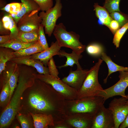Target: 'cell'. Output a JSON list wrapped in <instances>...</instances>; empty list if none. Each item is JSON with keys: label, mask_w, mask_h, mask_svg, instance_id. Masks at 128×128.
<instances>
[{"label": "cell", "mask_w": 128, "mask_h": 128, "mask_svg": "<svg viewBox=\"0 0 128 128\" xmlns=\"http://www.w3.org/2000/svg\"><path fill=\"white\" fill-rule=\"evenodd\" d=\"M58 55L59 56L65 57L67 58L65 64L58 67V68L61 69L68 66L72 67L74 64H75L77 66V69H82L79 62V60L82 57L81 54H78L73 51H72L71 53H69L64 50H62L59 51Z\"/></svg>", "instance_id": "cell-19"}, {"label": "cell", "mask_w": 128, "mask_h": 128, "mask_svg": "<svg viewBox=\"0 0 128 128\" xmlns=\"http://www.w3.org/2000/svg\"><path fill=\"white\" fill-rule=\"evenodd\" d=\"M105 102L103 98L99 96L65 100V113L67 116L87 114L94 116Z\"/></svg>", "instance_id": "cell-3"}, {"label": "cell", "mask_w": 128, "mask_h": 128, "mask_svg": "<svg viewBox=\"0 0 128 128\" xmlns=\"http://www.w3.org/2000/svg\"><path fill=\"white\" fill-rule=\"evenodd\" d=\"M16 64L11 61H8L1 75L0 83L2 87L0 95V105L4 106L8 104L10 94L9 79Z\"/></svg>", "instance_id": "cell-11"}, {"label": "cell", "mask_w": 128, "mask_h": 128, "mask_svg": "<svg viewBox=\"0 0 128 128\" xmlns=\"http://www.w3.org/2000/svg\"><path fill=\"white\" fill-rule=\"evenodd\" d=\"M55 5L46 11L39 14L42 19L41 24L44 28L45 33L51 36L56 26L58 19L61 15L62 5L60 0H55Z\"/></svg>", "instance_id": "cell-7"}, {"label": "cell", "mask_w": 128, "mask_h": 128, "mask_svg": "<svg viewBox=\"0 0 128 128\" xmlns=\"http://www.w3.org/2000/svg\"><path fill=\"white\" fill-rule=\"evenodd\" d=\"M29 88L31 91L27 101L32 109L37 113L52 115L54 122L64 121L67 116L65 100L51 86L36 78Z\"/></svg>", "instance_id": "cell-1"}, {"label": "cell", "mask_w": 128, "mask_h": 128, "mask_svg": "<svg viewBox=\"0 0 128 128\" xmlns=\"http://www.w3.org/2000/svg\"><path fill=\"white\" fill-rule=\"evenodd\" d=\"M36 78L39 79L50 84L57 92L61 94L65 100L76 99L77 91L61 80L49 74L36 73Z\"/></svg>", "instance_id": "cell-6"}, {"label": "cell", "mask_w": 128, "mask_h": 128, "mask_svg": "<svg viewBox=\"0 0 128 128\" xmlns=\"http://www.w3.org/2000/svg\"><path fill=\"white\" fill-rule=\"evenodd\" d=\"M87 52L89 55L94 56L101 55L103 52L102 46L96 43H92L88 45L86 48Z\"/></svg>", "instance_id": "cell-29"}, {"label": "cell", "mask_w": 128, "mask_h": 128, "mask_svg": "<svg viewBox=\"0 0 128 128\" xmlns=\"http://www.w3.org/2000/svg\"><path fill=\"white\" fill-rule=\"evenodd\" d=\"M119 80L112 86L101 92L98 96L102 97L104 101L109 98L116 96L127 97L125 91L128 87V71H119Z\"/></svg>", "instance_id": "cell-8"}, {"label": "cell", "mask_w": 128, "mask_h": 128, "mask_svg": "<svg viewBox=\"0 0 128 128\" xmlns=\"http://www.w3.org/2000/svg\"><path fill=\"white\" fill-rule=\"evenodd\" d=\"M89 70H70L68 76L61 80L69 85L78 91L82 86Z\"/></svg>", "instance_id": "cell-14"}, {"label": "cell", "mask_w": 128, "mask_h": 128, "mask_svg": "<svg viewBox=\"0 0 128 128\" xmlns=\"http://www.w3.org/2000/svg\"><path fill=\"white\" fill-rule=\"evenodd\" d=\"M0 34L2 35H10V31L4 27L2 20L0 21Z\"/></svg>", "instance_id": "cell-39"}, {"label": "cell", "mask_w": 128, "mask_h": 128, "mask_svg": "<svg viewBox=\"0 0 128 128\" xmlns=\"http://www.w3.org/2000/svg\"><path fill=\"white\" fill-rule=\"evenodd\" d=\"M126 96L127 97L128 99L126 101V104L127 105H128V94Z\"/></svg>", "instance_id": "cell-43"}, {"label": "cell", "mask_w": 128, "mask_h": 128, "mask_svg": "<svg viewBox=\"0 0 128 128\" xmlns=\"http://www.w3.org/2000/svg\"><path fill=\"white\" fill-rule=\"evenodd\" d=\"M11 61L18 64H24L33 67L39 74H49L48 68L44 66L40 60L31 58L30 55L15 57Z\"/></svg>", "instance_id": "cell-15"}, {"label": "cell", "mask_w": 128, "mask_h": 128, "mask_svg": "<svg viewBox=\"0 0 128 128\" xmlns=\"http://www.w3.org/2000/svg\"><path fill=\"white\" fill-rule=\"evenodd\" d=\"M5 3L3 0H0V9L4 7L5 6Z\"/></svg>", "instance_id": "cell-42"}, {"label": "cell", "mask_w": 128, "mask_h": 128, "mask_svg": "<svg viewBox=\"0 0 128 128\" xmlns=\"http://www.w3.org/2000/svg\"><path fill=\"white\" fill-rule=\"evenodd\" d=\"M94 7L96 16L103 24L108 27L113 19L105 7L99 6L97 3H95Z\"/></svg>", "instance_id": "cell-24"}, {"label": "cell", "mask_w": 128, "mask_h": 128, "mask_svg": "<svg viewBox=\"0 0 128 128\" xmlns=\"http://www.w3.org/2000/svg\"><path fill=\"white\" fill-rule=\"evenodd\" d=\"M29 114L32 118L35 128H46L49 126L53 127L54 126V120L51 114L31 112Z\"/></svg>", "instance_id": "cell-17"}, {"label": "cell", "mask_w": 128, "mask_h": 128, "mask_svg": "<svg viewBox=\"0 0 128 128\" xmlns=\"http://www.w3.org/2000/svg\"><path fill=\"white\" fill-rule=\"evenodd\" d=\"M18 84L14 95L0 116V128L9 125L20 109L22 96L24 92L32 86L36 79V70L34 68L24 64L18 65Z\"/></svg>", "instance_id": "cell-2"}, {"label": "cell", "mask_w": 128, "mask_h": 128, "mask_svg": "<svg viewBox=\"0 0 128 128\" xmlns=\"http://www.w3.org/2000/svg\"><path fill=\"white\" fill-rule=\"evenodd\" d=\"M39 6L40 10L46 11L52 7L53 5V0H33Z\"/></svg>", "instance_id": "cell-35"}, {"label": "cell", "mask_w": 128, "mask_h": 128, "mask_svg": "<svg viewBox=\"0 0 128 128\" xmlns=\"http://www.w3.org/2000/svg\"><path fill=\"white\" fill-rule=\"evenodd\" d=\"M127 97L115 98L109 104L108 108L113 115L115 128H118L128 114V105L126 104Z\"/></svg>", "instance_id": "cell-9"}, {"label": "cell", "mask_w": 128, "mask_h": 128, "mask_svg": "<svg viewBox=\"0 0 128 128\" xmlns=\"http://www.w3.org/2000/svg\"><path fill=\"white\" fill-rule=\"evenodd\" d=\"M128 29V22L118 30L114 35L113 42L116 48L119 47L121 40Z\"/></svg>", "instance_id": "cell-30"}, {"label": "cell", "mask_w": 128, "mask_h": 128, "mask_svg": "<svg viewBox=\"0 0 128 128\" xmlns=\"http://www.w3.org/2000/svg\"><path fill=\"white\" fill-rule=\"evenodd\" d=\"M45 50L38 41L28 47L14 51V53L15 57L29 56L41 52Z\"/></svg>", "instance_id": "cell-23"}, {"label": "cell", "mask_w": 128, "mask_h": 128, "mask_svg": "<svg viewBox=\"0 0 128 128\" xmlns=\"http://www.w3.org/2000/svg\"><path fill=\"white\" fill-rule=\"evenodd\" d=\"M19 74V66L18 64L16 63L9 79L10 94L8 103L11 98L15 89L17 86Z\"/></svg>", "instance_id": "cell-27"}, {"label": "cell", "mask_w": 128, "mask_h": 128, "mask_svg": "<svg viewBox=\"0 0 128 128\" xmlns=\"http://www.w3.org/2000/svg\"></svg>", "instance_id": "cell-44"}, {"label": "cell", "mask_w": 128, "mask_h": 128, "mask_svg": "<svg viewBox=\"0 0 128 128\" xmlns=\"http://www.w3.org/2000/svg\"><path fill=\"white\" fill-rule=\"evenodd\" d=\"M10 39V35H1L0 36V44H5Z\"/></svg>", "instance_id": "cell-40"}, {"label": "cell", "mask_w": 128, "mask_h": 128, "mask_svg": "<svg viewBox=\"0 0 128 128\" xmlns=\"http://www.w3.org/2000/svg\"><path fill=\"white\" fill-rule=\"evenodd\" d=\"M122 26L118 22L113 19L110 23L108 27L114 35L116 31Z\"/></svg>", "instance_id": "cell-37"}, {"label": "cell", "mask_w": 128, "mask_h": 128, "mask_svg": "<svg viewBox=\"0 0 128 128\" xmlns=\"http://www.w3.org/2000/svg\"><path fill=\"white\" fill-rule=\"evenodd\" d=\"M103 61L99 59L97 62L89 70L82 86L77 91L76 99L98 96L103 91L104 89L99 83L98 78L99 70Z\"/></svg>", "instance_id": "cell-4"}, {"label": "cell", "mask_w": 128, "mask_h": 128, "mask_svg": "<svg viewBox=\"0 0 128 128\" xmlns=\"http://www.w3.org/2000/svg\"><path fill=\"white\" fill-rule=\"evenodd\" d=\"M26 115L18 113L16 115L17 118L22 128H32L34 126L33 121L31 118V115Z\"/></svg>", "instance_id": "cell-28"}, {"label": "cell", "mask_w": 128, "mask_h": 128, "mask_svg": "<svg viewBox=\"0 0 128 128\" xmlns=\"http://www.w3.org/2000/svg\"><path fill=\"white\" fill-rule=\"evenodd\" d=\"M54 126L52 127L55 128H72L71 127L64 121L54 122Z\"/></svg>", "instance_id": "cell-38"}, {"label": "cell", "mask_w": 128, "mask_h": 128, "mask_svg": "<svg viewBox=\"0 0 128 128\" xmlns=\"http://www.w3.org/2000/svg\"><path fill=\"white\" fill-rule=\"evenodd\" d=\"M53 34L61 47L69 48L77 53L81 54L86 48L79 40V35L72 32H68L62 23L56 25Z\"/></svg>", "instance_id": "cell-5"}, {"label": "cell", "mask_w": 128, "mask_h": 128, "mask_svg": "<svg viewBox=\"0 0 128 128\" xmlns=\"http://www.w3.org/2000/svg\"><path fill=\"white\" fill-rule=\"evenodd\" d=\"M14 38L19 41L25 43L38 41L39 40L38 29L29 32L19 31Z\"/></svg>", "instance_id": "cell-25"}, {"label": "cell", "mask_w": 128, "mask_h": 128, "mask_svg": "<svg viewBox=\"0 0 128 128\" xmlns=\"http://www.w3.org/2000/svg\"><path fill=\"white\" fill-rule=\"evenodd\" d=\"M94 116L87 114L67 116L64 121L72 128H91Z\"/></svg>", "instance_id": "cell-13"}, {"label": "cell", "mask_w": 128, "mask_h": 128, "mask_svg": "<svg viewBox=\"0 0 128 128\" xmlns=\"http://www.w3.org/2000/svg\"><path fill=\"white\" fill-rule=\"evenodd\" d=\"M61 47L56 41L52 43L50 47L44 51L30 55L31 58L38 59L42 62L45 66L50 59L53 56L58 55Z\"/></svg>", "instance_id": "cell-16"}, {"label": "cell", "mask_w": 128, "mask_h": 128, "mask_svg": "<svg viewBox=\"0 0 128 128\" xmlns=\"http://www.w3.org/2000/svg\"><path fill=\"white\" fill-rule=\"evenodd\" d=\"M91 128H115L113 115L108 108L103 105L94 117Z\"/></svg>", "instance_id": "cell-12"}, {"label": "cell", "mask_w": 128, "mask_h": 128, "mask_svg": "<svg viewBox=\"0 0 128 128\" xmlns=\"http://www.w3.org/2000/svg\"><path fill=\"white\" fill-rule=\"evenodd\" d=\"M121 0H105L104 7L110 13L114 11L120 12L119 4Z\"/></svg>", "instance_id": "cell-32"}, {"label": "cell", "mask_w": 128, "mask_h": 128, "mask_svg": "<svg viewBox=\"0 0 128 128\" xmlns=\"http://www.w3.org/2000/svg\"><path fill=\"white\" fill-rule=\"evenodd\" d=\"M20 0L22 3L21 10L17 14L11 15L17 23L19 19L27 13L34 10H40L39 6L34 0Z\"/></svg>", "instance_id": "cell-18"}, {"label": "cell", "mask_w": 128, "mask_h": 128, "mask_svg": "<svg viewBox=\"0 0 128 128\" xmlns=\"http://www.w3.org/2000/svg\"><path fill=\"white\" fill-rule=\"evenodd\" d=\"M44 28V26L41 23L38 29V41L42 47L45 50L49 47L45 35Z\"/></svg>", "instance_id": "cell-34"}, {"label": "cell", "mask_w": 128, "mask_h": 128, "mask_svg": "<svg viewBox=\"0 0 128 128\" xmlns=\"http://www.w3.org/2000/svg\"><path fill=\"white\" fill-rule=\"evenodd\" d=\"M101 56V59L106 63L108 69V75L104 80V83H106L108 77L112 73L120 71H128V67H124L115 63L113 61L110 57L104 52L102 53Z\"/></svg>", "instance_id": "cell-20"}, {"label": "cell", "mask_w": 128, "mask_h": 128, "mask_svg": "<svg viewBox=\"0 0 128 128\" xmlns=\"http://www.w3.org/2000/svg\"><path fill=\"white\" fill-rule=\"evenodd\" d=\"M47 66L49 74L57 78L60 79L58 76L59 72L53 57L49 60L47 63Z\"/></svg>", "instance_id": "cell-36"}, {"label": "cell", "mask_w": 128, "mask_h": 128, "mask_svg": "<svg viewBox=\"0 0 128 128\" xmlns=\"http://www.w3.org/2000/svg\"><path fill=\"white\" fill-rule=\"evenodd\" d=\"M1 20L4 27L10 32V39L15 38L17 36L19 31L18 28L17 23L11 15L10 14L5 15Z\"/></svg>", "instance_id": "cell-21"}, {"label": "cell", "mask_w": 128, "mask_h": 128, "mask_svg": "<svg viewBox=\"0 0 128 128\" xmlns=\"http://www.w3.org/2000/svg\"><path fill=\"white\" fill-rule=\"evenodd\" d=\"M128 126V114L124 120L120 125L119 128H125Z\"/></svg>", "instance_id": "cell-41"}, {"label": "cell", "mask_w": 128, "mask_h": 128, "mask_svg": "<svg viewBox=\"0 0 128 128\" xmlns=\"http://www.w3.org/2000/svg\"><path fill=\"white\" fill-rule=\"evenodd\" d=\"M110 14L113 19L118 22L122 26L128 22L127 16L120 12L114 11Z\"/></svg>", "instance_id": "cell-33"}, {"label": "cell", "mask_w": 128, "mask_h": 128, "mask_svg": "<svg viewBox=\"0 0 128 128\" xmlns=\"http://www.w3.org/2000/svg\"><path fill=\"white\" fill-rule=\"evenodd\" d=\"M37 41L25 43L19 41L14 38L10 39L8 42L5 44H0V47L9 48L15 51L28 47L33 45Z\"/></svg>", "instance_id": "cell-26"}, {"label": "cell", "mask_w": 128, "mask_h": 128, "mask_svg": "<svg viewBox=\"0 0 128 128\" xmlns=\"http://www.w3.org/2000/svg\"><path fill=\"white\" fill-rule=\"evenodd\" d=\"M12 49L5 47H0V74L5 69L7 63L15 57Z\"/></svg>", "instance_id": "cell-22"}, {"label": "cell", "mask_w": 128, "mask_h": 128, "mask_svg": "<svg viewBox=\"0 0 128 128\" xmlns=\"http://www.w3.org/2000/svg\"><path fill=\"white\" fill-rule=\"evenodd\" d=\"M39 11H32L23 16L17 23L19 31L29 32L38 29L42 22L38 14Z\"/></svg>", "instance_id": "cell-10"}, {"label": "cell", "mask_w": 128, "mask_h": 128, "mask_svg": "<svg viewBox=\"0 0 128 128\" xmlns=\"http://www.w3.org/2000/svg\"><path fill=\"white\" fill-rule=\"evenodd\" d=\"M21 3H12L7 4L0 10L5 11L11 15H16L21 10Z\"/></svg>", "instance_id": "cell-31"}]
</instances>
